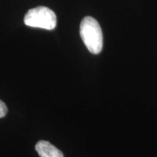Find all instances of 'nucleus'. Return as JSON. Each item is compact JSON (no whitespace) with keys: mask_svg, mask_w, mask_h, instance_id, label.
Segmentation results:
<instances>
[{"mask_svg":"<svg viewBox=\"0 0 157 157\" xmlns=\"http://www.w3.org/2000/svg\"><path fill=\"white\" fill-rule=\"evenodd\" d=\"M7 113V107L2 101L0 100V118L5 117Z\"/></svg>","mask_w":157,"mask_h":157,"instance_id":"obj_4","label":"nucleus"},{"mask_svg":"<svg viewBox=\"0 0 157 157\" xmlns=\"http://www.w3.org/2000/svg\"><path fill=\"white\" fill-rule=\"evenodd\" d=\"M80 35L87 50L93 54L101 52L103 45V33L100 24L93 17H84L80 24Z\"/></svg>","mask_w":157,"mask_h":157,"instance_id":"obj_1","label":"nucleus"},{"mask_svg":"<svg viewBox=\"0 0 157 157\" xmlns=\"http://www.w3.org/2000/svg\"><path fill=\"white\" fill-rule=\"evenodd\" d=\"M24 23L34 28L52 30L57 25V17L52 10L39 6L27 12L24 17Z\"/></svg>","mask_w":157,"mask_h":157,"instance_id":"obj_2","label":"nucleus"},{"mask_svg":"<svg viewBox=\"0 0 157 157\" xmlns=\"http://www.w3.org/2000/svg\"><path fill=\"white\" fill-rule=\"evenodd\" d=\"M35 149L40 157H63V154L59 149L46 140L39 141Z\"/></svg>","mask_w":157,"mask_h":157,"instance_id":"obj_3","label":"nucleus"}]
</instances>
